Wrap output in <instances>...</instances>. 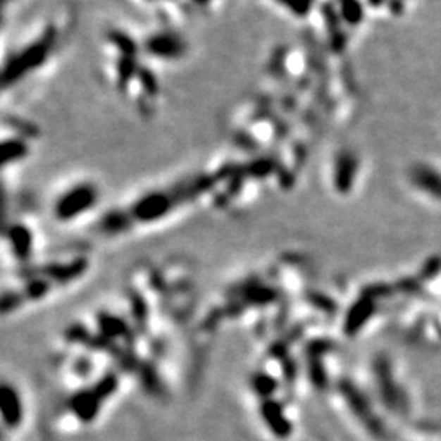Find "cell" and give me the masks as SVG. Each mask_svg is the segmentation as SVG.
<instances>
[{
  "label": "cell",
  "mask_w": 441,
  "mask_h": 441,
  "mask_svg": "<svg viewBox=\"0 0 441 441\" xmlns=\"http://www.w3.org/2000/svg\"><path fill=\"white\" fill-rule=\"evenodd\" d=\"M190 4L193 5V7H197L199 10H206L213 5L214 0H188Z\"/></svg>",
  "instance_id": "obj_13"
},
{
  "label": "cell",
  "mask_w": 441,
  "mask_h": 441,
  "mask_svg": "<svg viewBox=\"0 0 441 441\" xmlns=\"http://www.w3.org/2000/svg\"><path fill=\"white\" fill-rule=\"evenodd\" d=\"M100 201V188L94 182L80 180L58 194L53 214L59 223H70L92 211Z\"/></svg>",
  "instance_id": "obj_3"
},
{
  "label": "cell",
  "mask_w": 441,
  "mask_h": 441,
  "mask_svg": "<svg viewBox=\"0 0 441 441\" xmlns=\"http://www.w3.org/2000/svg\"><path fill=\"white\" fill-rule=\"evenodd\" d=\"M213 183L208 173L187 178L170 188L149 190L125 208L108 211L99 223V230L106 235L125 234L137 224H154L166 219L182 204L211 192Z\"/></svg>",
  "instance_id": "obj_1"
},
{
  "label": "cell",
  "mask_w": 441,
  "mask_h": 441,
  "mask_svg": "<svg viewBox=\"0 0 441 441\" xmlns=\"http://www.w3.org/2000/svg\"><path fill=\"white\" fill-rule=\"evenodd\" d=\"M2 417L4 425L8 428H17L23 420V404L17 389L5 383L2 386Z\"/></svg>",
  "instance_id": "obj_7"
},
{
  "label": "cell",
  "mask_w": 441,
  "mask_h": 441,
  "mask_svg": "<svg viewBox=\"0 0 441 441\" xmlns=\"http://www.w3.org/2000/svg\"><path fill=\"white\" fill-rule=\"evenodd\" d=\"M337 13L343 23L355 27L363 20V5L360 0H338Z\"/></svg>",
  "instance_id": "obj_12"
},
{
  "label": "cell",
  "mask_w": 441,
  "mask_h": 441,
  "mask_svg": "<svg viewBox=\"0 0 441 441\" xmlns=\"http://www.w3.org/2000/svg\"><path fill=\"white\" fill-rule=\"evenodd\" d=\"M412 180L425 192L441 198V175L437 170L425 166H417L412 170Z\"/></svg>",
  "instance_id": "obj_10"
},
{
  "label": "cell",
  "mask_w": 441,
  "mask_h": 441,
  "mask_svg": "<svg viewBox=\"0 0 441 441\" xmlns=\"http://www.w3.org/2000/svg\"><path fill=\"white\" fill-rule=\"evenodd\" d=\"M141 2H144L147 5H170L173 2H177V0H141Z\"/></svg>",
  "instance_id": "obj_14"
},
{
  "label": "cell",
  "mask_w": 441,
  "mask_h": 441,
  "mask_svg": "<svg viewBox=\"0 0 441 441\" xmlns=\"http://www.w3.org/2000/svg\"><path fill=\"white\" fill-rule=\"evenodd\" d=\"M5 240L10 244L12 254L20 261H25L32 257L35 235L33 230L25 223H12L5 228Z\"/></svg>",
  "instance_id": "obj_6"
},
{
  "label": "cell",
  "mask_w": 441,
  "mask_h": 441,
  "mask_svg": "<svg viewBox=\"0 0 441 441\" xmlns=\"http://www.w3.org/2000/svg\"><path fill=\"white\" fill-rule=\"evenodd\" d=\"M2 2H4V7H8V5H12L15 0H2Z\"/></svg>",
  "instance_id": "obj_15"
},
{
  "label": "cell",
  "mask_w": 441,
  "mask_h": 441,
  "mask_svg": "<svg viewBox=\"0 0 441 441\" xmlns=\"http://www.w3.org/2000/svg\"><path fill=\"white\" fill-rule=\"evenodd\" d=\"M358 157L352 151H340L333 159L332 183L338 193L345 194L355 185L358 173Z\"/></svg>",
  "instance_id": "obj_5"
},
{
  "label": "cell",
  "mask_w": 441,
  "mask_h": 441,
  "mask_svg": "<svg viewBox=\"0 0 441 441\" xmlns=\"http://www.w3.org/2000/svg\"><path fill=\"white\" fill-rule=\"evenodd\" d=\"M261 410H263V418L266 427L273 432L278 438H286L291 433V425L290 420L285 417L283 407L276 401H265L261 404Z\"/></svg>",
  "instance_id": "obj_9"
},
{
  "label": "cell",
  "mask_w": 441,
  "mask_h": 441,
  "mask_svg": "<svg viewBox=\"0 0 441 441\" xmlns=\"http://www.w3.org/2000/svg\"><path fill=\"white\" fill-rule=\"evenodd\" d=\"M273 4L297 20L307 18L316 8V0H273Z\"/></svg>",
  "instance_id": "obj_11"
},
{
  "label": "cell",
  "mask_w": 441,
  "mask_h": 441,
  "mask_svg": "<svg viewBox=\"0 0 441 441\" xmlns=\"http://www.w3.org/2000/svg\"><path fill=\"white\" fill-rule=\"evenodd\" d=\"M28 137L18 136L10 132V135L4 136L2 141V163L4 167L17 166V163L23 162L25 159L32 152V144H30Z\"/></svg>",
  "instance_id": "obj_8"
},
{
  "label": "cell",
  "mask_w": 441,
  "mask_h": 441,
  "mask_svg": "<svg viewBox=\"0 0 441 441\" xmlns=\"http://www.w3.org/2000/svg\"><path fill=\"white\" fill-rule=\"evenodd\" d=\"M58 28H56V25L49 23L46 25L43 32L37 38L30 39L22 48H18L12 54H8L4 61L2 70L4 90L18 85L23 79H27L28 75H32L39 68H43L46 61L53 54L56 44H58Z\"/></svg>",
  "instance_id": "obj_2"
},
{
  "label": "cell",
  "mask_w": 441,
  "mask_h": 441,
  "mask_svg": "<svg viewBox=\"0 0 441 441\" xmlns=\"http://www.w3.org/2000/svg\"><path fill=\"white\" fill-rule=\"evenodd\" d=\"M142 54L157 63H178L187 58L190 44L180 32L172 28H162L149 33L141 43Z\"/></svg>",
  "instance_id": "obj_4"
}]
</instances>
